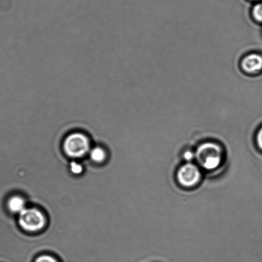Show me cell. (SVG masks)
<instances>
[{
  "mask_svg": "<svg viewBox=\"0 0 262 262\" xmlns=\"http://www.w3.org/2000/svg\"><path fill=\"white\" fill-rule=\"evenodd\" d=\"M69 169H70L71 174L75 175V176H79V175L82 174L84 170L82 164L76 161L71 162L70 164H69Z\"/></svg>",
  "mask_w": 262,
  "mask_h": 262,
  "instance_id": "9",
  "label": "cell"
},
{
  "mask_svg": "<svg viewBox=\"0 0 262 262\" xmlns=\"http://www.w3.org/2000/svg\"><path fill=\"white\" fill-rule=\"evenodd\" d=\"M34 262H60L54 256L49 255V254H42L37 256L35 259Z\"/></svg>",
  "mask_w": 262,
  "mask_h": 262,
  "instance_id": "10",
  "label": "cell"
},
{
  "mask_svg": "<svg viewBox=\"0 0 262 262\" xmlns=\"http://www.w3.org/2000/svg\"><path fill=\"white\" fill-rule=\"evenodd\" d=\"M251 16L254 21L262 24V1L256 2L251 9Z\"/></svg>",
  "mask_w": 262,
  "mask_h": 262,
  "instance_id": "8",
  "label": "cell"
},
{
  "mask_svg": "<svg viewBox=\"0 0 262 262\" xmlns=\"http://www.w3.org/2000/svg\"><path fill=\"white\" fill-rule=\"evenodd\" d=\"M7 207L10 212L12 213H19L26 209V202L19 195L12 196L7 202Z\"/></svg>",
  "mask_w": 262,
  "mask_h": 262,
  "instance_id": "6",
  "label": "cell"
},
{
  "mask_svg": "<svg viewBox=\"0 0 262 262\" xmlns=\"http://www.w3.org/2000/svg\"><path fill=\"white\" fill-rule=\"evenodd\" d=\"M62 149L68 157L80 159L90 151L91 141L85 132L73 131L66 135L63 139Z\"/></svg>",
  "mask_w": 262,
  "mask_h": 262,
  "instance_id": "1",
  "label": "cell"
},
{
  "mask_svg": "<svg viewBox=\"0 0 262 262\" xmlns=\"http://www.w3.org/2000/svg\"><path fill=\"white\" fill-rule=\"evenodd\" d=\"M201 172L196 165L187 164L183 165L178 171V180L182 186L192 187L196 185L201 180Z\"/></svg>",
  "mask_w": 262,
  "mask_h": 262,
  "instance_id": "4",
  "label": "cell"
},
{
  "mask_svg": "<svg viewBox=\"0 0 262 262\" xmlns=\"http://www.w3.org/2000/svg\"><path fill=\"white\" fill-rule=\"evenodd\" d=\"M18 223L20 227L27 232H39L45 228L47 219L37 208H26L19 213Z\"/></svg>",
  "mask_w": 262,
  "mask_h": 262,
  "instance_id": "3",
  "label": "cell"
},
{
  "mask_svg": "<svg viewBox=\"0 0 262 262\" xmlns=\"http://www.w3.org/2000/svg\"><path fill=\"white\" fill-rule=\"evenodd\" d=\"M250 1L254 2H259L262 1V0H250Z\"/></svg>",
  "mask_w": 262,
  "mask_h": 262,
  "instance_id": "13",
  "label": "cell"
},
{
  "mask_svg": "<svg viewBox=\"0 0 262 262\" xmlns=\"http://www.w3.org/2000/svg\"><path fill=\"white\" fill-rule=\"evenodd\" d=\"M195 157L198 164L205 169H215L222 161L223 150L214 142H205L198 147Z\"/></svg>",
  "mask_w": 262,
  "mask_h": 262,
  "instance_id": "2",
  "label": "cell"
},
{
  "mask_svg": "<svg viewBox=\"0 0 262 262\" xmlns=\"http://www.w3.org/2000/svg\"><path fill=\"white\" fill-rule=\"evenodd\" d=\"M241 70L249 75H256L262 71V55L251 53L244 56L241 61Z\"/></svg>",
  "mask_w": 262,
  "mask_h": 262,
  "instance_id": "5",
  "label": "cell"
},
{
  "mask_svg": "<svg viewBox=\"0 0 262 262\" xmlns=\"http://www.w3.org/2000/svg\"><path fill=\"white\" fill-rule=\"evenodd\" d=\"M193 157H194V155H193L192 152L190 151L185 152V157L187 160H192Z\"/></svg>",
  "mask_w": 262,
  "mask_h": 262,
  "instance_id": "12",
  "label": "cell"
},
{
  "mask_svg": "<svg viewBox=\"0 0 262 262\" xmlns=\"http://www.w3.org/2000/svg\"><path fill=\"white\" fill-rule=\"evenodd\" d=\"M256 142L259 148L262 150V127L259 128L256 135Z\"/></svg>",
  "mask_w": 262,
  "mask_h": 262,
  "instance_id": "11",
  "label": "cell"
},
{
  "mask_svg": "<svg viewBox=\"0 0 262 262\" xmlns=\"http://www.w3.org/2000/svg\"><path fill=\"white\" fill-rule=\"evenodd\" d=\"M90 158L96 164H101L105 161L106 157L105 149L100 146L93 147L90 151Z\"/></svg>",
  "mask_w": 262,
  "mask_h": 262,
  "instance_id": "7",
  "label": "cell"
}]
</instances>
